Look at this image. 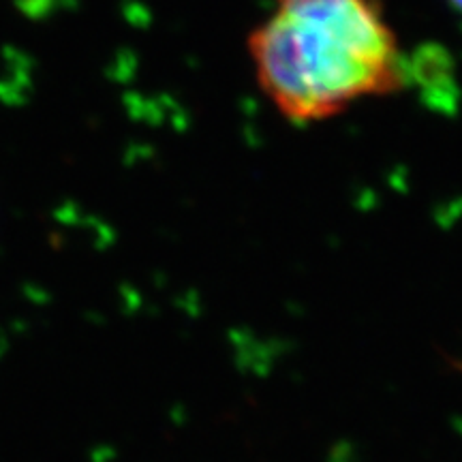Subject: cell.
<instances>
[{"instance_id": "6da1fadb", "label": "cell", "mask_w": 462, "mask_h": 462, "mask_svg": "<svg viewBox=\"0 0 462 462\" xmlns=\"http://www.w3.org/2000/svg\"><path fill=\"white\" fill-rule=\"evenodd\" d=\"M251 56L265 95L293 123H319L404 86L377 0H276L253 32Z\"/></svg>"}, {"instance_id": "7a4b0ae2", "label": "cell", "mask_w": 462, "mask_h": 462, "mask_svg": "<svg viewBox=\"0 0 462 462\" xmlns=\"http://www.w3.org/2000/svg\"><path fill=\"white\" fill-rule=\"evenodd\" d=\"M449 5H452V7L456 9V14H458L460 17H462V0H448Z\"/></svg>"}]
</instances>
